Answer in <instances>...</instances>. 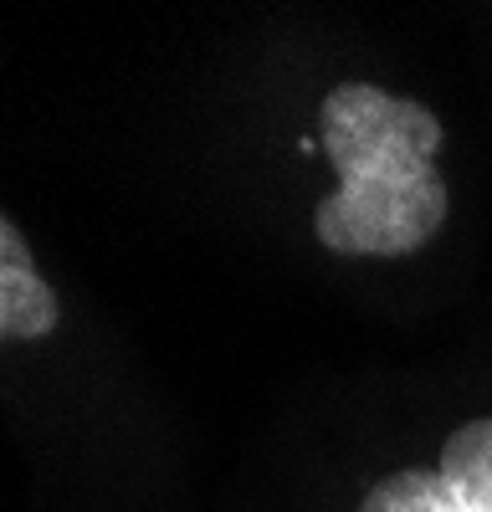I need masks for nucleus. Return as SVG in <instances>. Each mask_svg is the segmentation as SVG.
<instances>
[{
  "label": "nucleus",
  "instance_id": "nucleus-2",
  "mask_svg": "<svg viewBox=\"0 0 492 512\" xmlns=\"http://www.w3.org/2000/svg\"><path fill=\"white\" fill-rule=\"evenodd\" d=\"M62 323V303L36 272V256L16 221L0 210V344L6 338H47Z\"/></svg>",
  "mask_w": 492,
  "mask_h": 512
},
{
  "label": "nucleus",
  "instance_id": "nucleus-3",
  "mask_svg": "<svg viewBox=\"0 0 492 512\" xmlns=\"http://www.w3.org/2000/svg\"><path fill=\"white\" fill-rule=\"evenodd\" d=\"M441 487L457 512H492V420H467L441 446Z\"/></svg>",
  "mask_w": 492,
  "mask_h": 512
},
{
  "label": "nucleus",
  "instance_id": "nucleus-4",
  "mask_svg": "<svg viewBox=\"0 0 492 512\" xmlns=\"http://www.w3.org/2000/svg\"><path fill=\"white\" fill-rule=\"evenodd\" d=\"M359 512H457L441 487V472H416V466H405V472H390L385 482H375L364 492Z\"/></svg>",
  "mask_w": 492,
  "mask_h": 512
},
{
  "label": "nucleus",
  "instance_id": "nucleus-1",
  "mask_svg": "<svg viewBox=\"0 0 492 512\" xmlns=\"http://www.w3.org/2000/svg\"><path fill=\"white\" fill-rule=\"evenodd\" d=\"M323 154L339 169V190L318 205L313 231L339 256L421 251L446 221V180L436 154L441 118L416 98H395L369 82H344L323 98Z\"/></svg>",
  "mask_w": 492,
  "mask_h": 512
}]
</instances>
